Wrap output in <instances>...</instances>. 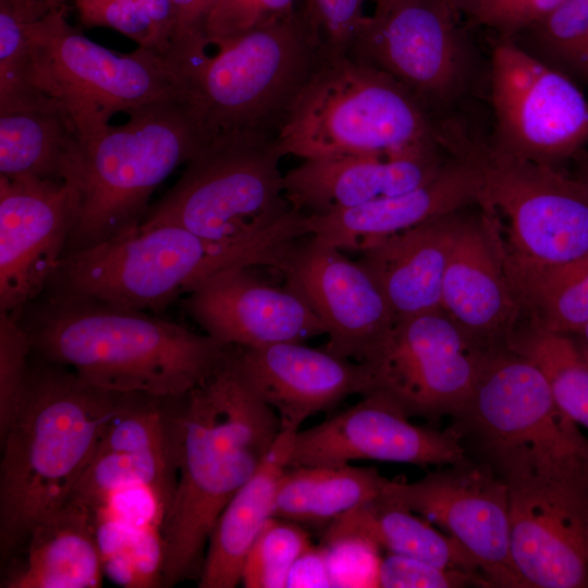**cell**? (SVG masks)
Returning a JSON list of instances; mask_svg holds the SVG:
<instances>
[{
	"label": "cell",
	"mask_w": 588,
	"mask_h": 588,
	"mask_svg": "<svg viewBox=\"0 0 588 588\" xmlns=\"http://www.w3.org/2000/svg\"><path fill=\"white\" fill-rule=\"evenodd\" d=\"M172 420L177 478L160 527L162 586L201 571L219 516L281 431L279 416L250 384L235 351L177 400Z\"/></svg>",
	"instance_id": "1"
},
{
	"label": "cell",
	"mask_w": 588,
	"mask_h": 588,
	"mask_svg": "<svg viewBox=\"0 0 588 588\" xmlns=\"http://www.w3.org/2000/svg\"><path fill=\"white\" fill-rule=\"evenodd\" d=\"M33 352L117 393L179 397L204 384L234 346L146 311L41 293L17 313Z\"/></svg>",
	"instance_id": "2"
},
{
	"label": "cell",
	"mask_w": 588,
	"mask_h": 588,
	"mask_svg": "<svg viewBox=\"0 0 588 588\" xmlns=\"http://www.w3.org/2000/svg\"><path fill=\"white\" fill-rule=\"evenodd\" d=\"M37 356L19 411L0 437L2 561L25 543L37 520L72 498L122 394Z\"/></svg>",
	"instance_id": "3"
},
{
	"label": "cell",
	"mask_w": 588,
	"mask_h": 588,
	"mask_svg": "<svg viewBox=\"0 0 588 588\" xmlns=\"http://www.w3.org/2000/svg\"><path fill=\"white\" fill-rule=\"evenodd\" d=\"M323 57L296 13L238 35L206 36L166 59L180 78L182 101L204 144L229 137L277 140Z\"/></svg>",
	"instance_id": "4"
},
{
	"label": "cell",
	"mask_w": 588,
	"mask_h": 588,
	"mask_svg": "<svg viewBox=\"0 0 588 588\" xmlns=\"http://www.w3.org/2000/svg\"><path fill=\"white\" fill-rule=\"evenodd\" d=\"M455 122L438 118L391 75L348 53L324 56L297 94L277 138L303 160L382 154L424 142L445 148Z\"/></svg>",
	"instance_id": "5"
},
{
	"label": "cell",
	"mask_w": 588,
	"mask_h": 588,
	"mask_svg": "<svg viewBox=\"0 0 588 588\" xmlns=\"http://www.w3.org/2000/svg\"><path fill=\"white\" fill-rule=\"evenodd\" d=\"M454 156L480 179L478 205L518 290L541 274L588 256V185L555 167L506 155L475 131Z\"/></svg>",
	"instance_id": "6"
},
{
	"label": "cell",
	"mask_w": 588,
	"mask_h": 588,
	"mask_svg": "<svg viewBox=\"0 0 588 588\" xmlns=\"http://www.w3.org/2000/svg\"><path fill=\"white\" fill-rule=\"evenodd\" d=\"M274 248L270 236L213 243L176 225L137 229L62 256L42 293L159 314L221 271L265 266Z\"/></svg>",
	"instance_id": "7"
},
{
	"label": "cell",
	"mask_w": 588,
	"mask_h": 588,
	"mask_svg": "<svg viewBox=\"0 0 588 588\" xmlns=\"http://www.w3.org/2000/svg\"><path fill=\"white\" fill-rule=\"evenodd\" d=\"M456 418L505 482L588 475V439L558 406L542 371L507 346L486 352Z\"/></svg>",
	"instance_id": "8"
},
{
	"label": "cell",
	"mask_w": 588,
	"mask_h": 588,
	"mask_svg": "<svg viewBox=\"0 0 588 588\" xmlns=\"http://www.w3.org/2000/svg\"><path fill=\"white\" fill-rule=\"evenodd\" d=\"M127 114L84 145L79 211L63 256L137 230L151 194L201 144L182 99Z\"/></svg>",
	"instance_id": "9"
},
{
	"label": "cell",
	"mask_w": 588,
	"mask_h": 588,
	"mask_svg": "<svg viewBox=\"0 0 588 588\" xmlns=\"http://www.w3.org/2000/svg\"><path fill=\"white\" fill-rule=\"evenodd\" d=\"M282 157L277 140L230 137L201 144L138 230L176 225L213 243L273 232L295 213L283 189Z\"/></svg>",
	"instance_id": "10"
},
{
	"label": "cell",
	"mask_w": 588,
	"mask_h": 588,
	"mask_svg": "<svg viewBox=\"0 0 588 588\" xmlns=\"http://www.w3.org/2000/svg\"><path fill=\"white\" fill-rule=\"evenodd\" d=\"M36 62V85L44 103L64 111L83 144L102 133L119 112L182 99L172 64L138 47L117 53L72 27L65 7L26 22Z\"/></svg>",
	"instance_id": "11"
},
{
	"label": "cell",
	"mask_w": 588,
	"mask_h": 588,
	"mask_svg": "<svg viewBox=\"0 0 588 588\" xmlns=\"http://www.w3.org/2000/svg\"><path fill=\"white\" fill-rule=\"evenodd\" d=\"M347 53L394 77L438 118L456 115L481 74L460 14L443 0H402L365 15Z\"/></svg>",
	"instance_id": "12"
},
{
	"label": "cell",
	"mask_w": 588,
	"mask_h": 588,
	"mask_svg": "<svg viewBox=\"0 0 588 588\" xmlns=\"http://www.w3.org/2000/svg\"><path fill=\"white\" fill-rule=\"evenodd\" d=\"M498 150L555 167L588 144V100L573 79L497 37L488 64Z\"/></svg>",
	"instance_id": "13"
},
{
	"label": "cell",
	"mask_w": 588,
	"mask_h": 588,
	"mask_svg": "<svg viewBox=\"0 0 588 588\" xmlns=\"http://www.w3.org/2000/svg\"><path fill=\"white\" fill-rule=\"evenodd\" d=\"M486 352L443 309L399 318L367 364L369 392L382 394L408 417H457L473 397Z\"/></svg>",
	"instance_id": "14"
},
{
	"label": "cell",
	"mask_w": 588,
	"mask_h": 588,
	"mask_svg": "<svg viewBox=\"0 0 588 588\" xmlns=\"http://www.w3.org/2000/svg\"><path fill=\"white\" fill-rule=\"evenodd\" d=\"M274 269L285 287L303 299L322 322L326 351L369 364L387 341L396 317L371 275L341 249L309 234L289 245Z\"/></svg>",
	"instance_id": "15"
},
{
	"label": "cell",
	"mask_w": 588,
	"mask_h": 588,
	"mask_svg": "<svg viewBox=\"0 0 588 588\" xmlns=\"http://www.w3.org/2000/svg\"><path fill=\"white\" fill-rule=\"evenodd\" d=\"M382 498L457 540L492 587H525L511 558L509 487L487 463L449 465L414 482L389 479Z\"/></svg>",
	"instance_id": "16"
},
{
	"label": "cell",
	"mask_w": 588,
	"mask_h": 588,
	"mask_svg": "<svg viewBox=\"0 0 588 588\" xmlns=\"http://www.w3.org/2000/svg\"><path fill=\"white\" fill-rule=\"evenodd\" d=\"M506 485L511 558L525 587H588V475Z\"/></svg>",
	"instance_id": "17"
},
{
	"label": "cell",
	"mask_w": 588,
	"mask_h": 588,
	"mask_svg": "<svg viewBox=\"0 0 588 588\" xmlns=\"http://www.w3.org/2000/svg\"><path fill=\"white\" fill-rule=\"evenodd\" d=\"M81 205L70 181L0 174V311L37 298L63 256Z\"/></svg>",
	"instance_id": "18"
},
{
	"label": "cell",
	"mask_w": 588,
	"mask_h": 588,
	"mask_svg": "<svg viewBox=\"0 0 588 588\" xmlns=\"http://www.w3.org/2000/svg\"><path fill=\"white\" fill-rule=\"evenodd\" d=\"M456 429L444 431L414 425L380 393L333 417L295 433L290 467L344 465L371 460L418 466H449L468 461Z\"/></svg>",
	"instance_id": "19"
},
{
	"label": "cell",
	"mask_w": 588,
	"mask_h": 588,
	"mask_svg": "<svg viewBox=\"0 0 588 588\" xmlns=\"http://www.w3.org/2000/svg\"><path fill=\"white\" fill-rule=\"evenodd\" d=\"M453 157L439 142H424L382 154L307 159L283 175V189L297 211L326 215L415 189Z\"/></svg>",
	"instance_id": "20"
},
{
	"label": "cell",
	"mask_w": 588,
	"mask_h": 588,
	"mask_svg": "<svg viewBox=\"0 0 588 588\" xmlns=\"http://www.w3.org/2000/svg\"><path fill=\"white\" fill-rule=\"evenodd\" d=\"M249 268H230L207 279L184 297L185 314L229 346L261 347L326 334L303 299L267 284Z\"/></svg>",
	"instance_id": "21"
},
{
	"label": "cell",
	"mask_w": 588,
	"mask_h": 588,
	"mask_svg": "<svg viewBox=\"0 0 588 588\" xmlns=\"http://www.w3.org/2000/svg\"><path fill=\"white\" fill-rule=\"evenodd\" d=\"M464 209L444 273L442 309L479 348L503 347L525 310L479 205L476 215Z\"/></svg>",
	"instance_id": "22"
},
{
	"label": "cell",
	"mask_w": 588,
	"mask_h": 588,
	"mask_svg": "<svg viewBox=\"0 0 588 588\" xmlns=\"http://www.w3.org/2000/svg\"><path fill=\"white\" fill-rule=\"evenodd\" d=\"M240 367L279 416L281 428L299 430L309 417L355 394H367L372 376L367 364L335 356L301 342L236 347Z\"/></svg>",
	"instance_id": "23"
},
{
	"label": "cell",
	"mask_w": 588,
	"mask_h": 588,
	"mask_svg": "<svg viewBox=\"0 0 588 588\" xmlns=\"http://www.w3.org/2000/svg\"><path fill=\"white\" fill-rule=\"evenodd\" d=\"M474 166L453 157L426 184L354 208L307 216V231L340 249L363 250L391 235L478 203Z\"/></svg>",
	"instance_id": "24"
},
{
	"label": "cell",
	"mask_w": 588,
	"mask_h": 588,
	"mask_svg": "<svg viewBox=\"0 0 588 588\" xmlns=\"http://www.w3.org/2000/svg\"><path fill=\"white\" fill-rule=\"evenodd\" d=\"M464 208L362 250L358 262L375 280L396 319L442 309L444 273Z\"/></svg>",
	"instance_id": "25"
},
{
	"label": "cell",
	"mask_w": 588,
	"mask_h": 588,
	"mask_svg": "<svg viewBox=\"0 0 588 588\" xmlns=\"http://www.w3.org/2000/svg\"><path fill=\"white\" fill-rule=\"evenodd\" d=\"M23 562L5 576L4 588H98L103 559L95 511L71 498L30 528Z\"/></svg>",
	"instance_id": "26"
},
{
	"label": "cell",
	"mask_w": 588,
	"mask_h": 588,
	"mask_svg": "<svg viewBox=\"0 0 588 588\" xmlns=\"http://www.w3.org/2000/svg\"><path fill=\"white\" fill-rule=\"evenodd\" d=\"M297 431L281 428L256 470L222 511L209 538L199 588H234L241 584L246 555L264 526L273 517L277 490L289 468Z\"/></svg>",
	"instance_id": "27"
},
{
	"label": "cell",
	"mask_w": 588,
	"mask_h": 588,
	"mask_svg": "<svg viewBox=\"0 0 588 588\" xmlns=\"http://www.w3.org/2000/svg\"><path fill=\"white\" fill-rule=\"evenodd\" d=\"M339 537L359 538L388 553L460 571L476 578L482 587H492L480 563L457 540L437 530L421 516L382 497L330 523L323 539Z\"/></svg>",
	"instance_id": "28"
},
{
	"label": "cell",
	"mask_w": 588,
	"mask_h": 588,
	"mask_svg": "<svg viewBox=\"0 0 588 588\" xmlns=\"http://www.w3.org/2000/svg\"><path fill=\"white\" fill-rule=\"evenodd\" d=\"M85 148L69 115L57 109L0 114V174L81 184Z\"/></svg>",
	"instance_id": "29"
},
{
	"label": "cell",
	"mask_w": 588,
	"mask_h": 588,
	"mask_svg": "<svg viewBox=\"0 0 588 588\" xmlns=\"http://www.w3.org/2000/svg\"><path fill=\"white\" fill-rule=\"evenodd\" d=\"M389 479L375 468L350 464L290 467L282 476L273 517L314 527L383 495Z\"/></svg>",
	"instance_id": "30"
},
{
	"label": "cell",
	"mask_w": 588,
	"mask_h": 588,
	"mask_svg": "<svg viewBox=\"0 0 588 588\" xmlns=\"http://www.w3.org/2000/svg\"><path fill=\"white\" fill-rule=\"evenodd\" d=\"M506 346L542 371L561 411L588 430V363L574 339L551 331L526 315Z\"/></svg>",
	"instance_id": "31"
},
{
	"label": "cell",
	"mask_w": 588,
	"mask_h": 588,
	"mask_svg": "<svg viewBox=\"0 0 588 588\" xmlns=\"http://www.w3.org/2000/svg\"><path fill=\"white\" fill-rule=\"evenodd\" d=\"M176 478V460L172 454L96 451L72 498L96 511L113 492L132 486H146L167 509L175 491Z\"/></svg>",
	"instance_id": "32"
},
{
	"label": "cell",
	"mask_w": 588,
	"mask_h": 588,
	"mask_svg": "<svg viewBox=\"0 0 588 588\" xmlns=\"http://www.w3.org/2000/svg\"><path fill=\"white\" fill-rule=\"evenodd\" d=\"M525 315L573 335L588 323V256L550 270L518 290Z\"/></svg>",
	"instance_id": "33"
},
{
	"label": "cell",
	"mask_w": 588,
	"mask_h": 588,
	"mask_svg": "<svg viewBox=\"0 0 588 588\" xmlns=\"http://www.w3.org/2000/svg\"><path fill=\"white\" fill-rule=\"evenodd\" d=\"M511 39L571 78L588 76V0H565Z\"/></svg>",
	"instance_id": "34"
},
{
	"label": "cell",
	"mask_w": 588,
	"mask_h": 588,
	"mask_svg": "<svg viewBox=\"0 0 588 588\" xmlns=\"http://www.w3.org/2000/svg\"><path fill=\"white\" fill-rule=\"evenodd\" d=\"M81 22L127 36L138 47L167 58L172 49L175 19L171 0H72Z\"/></svg>",
	"instance_id": "35"
},
{
	"label": "cell",
	"mask_w": 588,
	"mask_h": 588,
	"mask_svg": "<svg viewBox=\"0 0 588 588\" xmlns=\"http://www.w3.org/2000/svg\"><path fill=\"white\" fill-rule=\"evenodd\" d=\"M48 109L36 85V62L26 22L0 2V114Z\"/></svg>",
	"instance_id": "36"
},
{
	"label": "cell",
	"mask_w": 588,
	"mask_h": 588,
	"mask_svg": "<svg viewBox=\"0 0 588 588\" xmlns=\"http://www.w3.org/2000/svg\"><path fill=\"white\" fill-rule=\"evenodd\" d=\"M310 547L309 536L301 524L271 517L246 555L241 576L242 586L286 587L292 566Z\"/></svg>",
	"instance_id": "37"
},
{
	"label": "cell",
	"mask_w": 588,
	"mask_h": 588,
	"mask_svg": "<svg viewBox=\"0 0 588 588\" xmlns=\"http://www.w3.org/2000/svg\"><path fill=\"white\" fill-rule=\"evenodd\" d=\"M365 0H296V13L324 56L347 53Z\"/></svg>",
	"instance_id": "38"
},
{
	"label": "cell",
	"mask_w": 588,
	"mask_h": 588,
	"mask_svg": "<svg viewBox=\"0 0 588 588\" xmlns=\"http://www.w3.org/2000/svg\"><path fill=\"white\" fill-rule=\"evenodd\" d=\"M32 353L29 338L16 317L0 311V437L21 405Z\"/></svg>",
	"instance_id": "39"
},
{
	"label": "cell",
	"mask_w": 588,
	"mask_h": 588,
	"mask_svg": "<svg viewBox=\"0 0 588 588\" xmlns=\"http://www.w3.org/2000/svg\"><path fill=\"white\" fill-rule=\"evenodd\" d=\"M296 14V0H217L206 36L229 37L275 24Z\"/></svg>",
	"instance_id": "40"
},
{
	"label": "cell",
	"mask_w": 588,
	"mask_h": 588,
	"mask_svg": "<svg viewBox=\"0 0 588 588\" xmlns=\"http://www.w3.org/2000/svg\"><path fill=\"white\" fill-rule=\"evenodd\" d=\"M565 0H466L460 9L469 21L511 38L549 15Z\"/></svg>",
	"instance_id": "41"
},
{
	"label": "cell",
	"mask_w": 588,
	"mask_h": 588,
	"mask_svg": "<svg viewBox=\"0 0 588 588\" xmlns=\"http://www.w3.org/2000/svg\"><path fill=\"white\" fill-rule=\"evenodd\" d=\"M333 587H378L380 549L359 538L322 540Z\"/></svg>",
	"instance_id": "42"
},
{
	"label": "cell",
	"mask_w": 588,
	"mask_h": 588,
	"mask_svg": "<svg viewBox=\"0 0 588 588\" xmlns=\"http://www.w3.org/2000/svg\"><path fill=\"white\" fill-rule=\"evenodd\" d=\"M468 585L481 586L466 573L394 553L381 558L379 565L378 587L382 588H456Z\"/></svg>",
	"instance_id": "43"
},
{
	"label": "cell",
	"mask_w": 588,
	"mask_h": 588,
	"mask_svg": "<svg viewBox=\"0 0 588 588\" xmlns=\"http://www.w3.org/2000/svg\"><path fill=\"white\" fill-rule=\"evenodd\" d=\"M127 553L136 573L138 587L161 585L163 542L160 525L132 527Z\"/></svg>",
	"instance_id": "44"
},
{
	"label": "cell",
	"mask_w": 588,
	"mask_h": 588,
	"mask_svg": "<svg viewBox=\"0 0 588 588\" xmlns=\"http://www.w3.org/2000/svg\"><path fill=\"white\" fill-rule=\"evenodd\" d=\"M171 1L175 19L172 51L175 48L188 46L206 37L207 21L217 0Z\"/></svg>",
	"instance_id": "45"
},
{
	"label": "cell",
	"mask_w": 588,
	"mask_h": 588,
	"mask_svg": "<svg viewBox=\"0 0 588 588\" xmlns=\"http://www.w3.org/2000/svg\"><path fill=\"white\" fill-rule=\"evenodd\" d=\"M286 587H333L322 547L313 546L294 563Z\"/></svg>",
	"instance_id": "46"
},
{
	"label": "cell",
	"mask_w": 588,
	"mask_h": 588,
	"mask_svg": "<svg viewBox=\"0 0 588 588\" xmlns=\"http://www.w3.org/2000/svg\"><path fill=\"white\" fill-rule=\"evenodd\" d=\"M69 0H0L24 22H34L65 7Z\"/></svg>",
	"instance_id": "47"
},
{
	"label": "cell",
	"mask_w": 588,
	"mask_h": 588,
	"mask_svg": "<svg viewBox=\"0 0 588 588\" xmlns=\"http://www.w3.org/2000/svg\"><path fill=\"white\" fill-rule=\"evenodd\" d=\"M573 335H576V339H574V341L579 348L581 355L588 363V323H586L577 333Z\"/></svg>",
	"instance_id": "48"
},
{
	"label": "cell",
	"mask_w": 588,
	"mask_h": 588,
	"mask_svg": "<svg viewBox=\"0 0 588 588\" xmlns=\"http://www.w3.org/2000/svg\"><path fill=\"white\" fill-rule=\"evenodd\" d=\"M576 179L588 185V154L584 157L580 163V169Z\"/></svg>",
	"instance_id": "49"
},
{
	"label": "cell",
	"mask_w": 588,
	"mask_h": 588,
	"mask_svg": "<svg viewBox=\"0 0 588 588\" xmlns=\"http://www.w3.org/2000/svg\"><path fill=\"white\" fill-rule=\"evenodd\" d=\"M452 10L460 14V9L466 0H443Z\"/></svg>",
	"instance_id": "50"
},
{
	"label": "cell",
	"mask_w": 588,
	"mask_h": 588,
	"mask_svg": "<svg viewBox=\"0 0 588 588\" xmlns=\"http://www.w3.org/2000/svg\"><path fill=\"white\" fill-rule=\"evenodd\" d=\"M402 0H375L376 9L385 8Z\"/></svg>",
	"instance_id": "51"
}]
</instances>
